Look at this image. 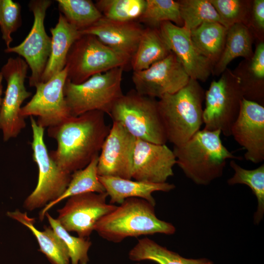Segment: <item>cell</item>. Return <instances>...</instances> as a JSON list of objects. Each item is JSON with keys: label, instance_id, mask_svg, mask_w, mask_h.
<instances>
[{"label": "cell", "instance_id": "6da1fadb", "mask_svg": "<svg viewBox=\"0 0 264 264\" xmlns=\"http://www.w3.org/2000/svg\"><path fill=\"white\" fill-rule=\"evenodd\" d=\"M110 129L102 111L70 116L61 123L48 128V136L57 143V149L49 152L50 156L68 173L82 169L99 154Z\"/></svg>", "mask_w": 264, "mask_h": 264}, {"label": "cell", "instance_id": "7a4b0ae2", "mask_svg": "<svg viewBox=\"0 0 264 264\" xmlns=\"http://www.w3.org/2000/svg\"><path fill=\"white\" fill-rule=\"evenodd\" d=\"M220 130H199L183 144L174 146L176 164L199 185L220 177L228 159H239L222 144Z\"/></svg>", "mask_w": 264, "mask_h": 264}, {"label": "cell", "instance_id": "3957f363", "mask_svg": "<svg viewBox=\"0 0 264 264\" xmlns=\"http://www.w3.org/2000/svg\"><path fill=\"white\" fill-rule=\"evenodd\" d=\"M154 207L142 198H127L99 220L94 231L103 239L113 243L121 242L129 237L174 234L176 231L174 225L158 218Z\"/></svg>", "mask_w": 264, "mask_h": 264}, {"label": "cell", "instance_id": "277c9868", "mask_svg": "<svg viewBox=\"0 0 264 264\" xmlns=\"http://www.w3.org/2000/svg\"><path fill=\"white\" fill-rule=\"evenodd\" d=\"M204 97L205 91L198 81L190 78L179 90L157 100L167 141L174 146L183 144L200 130Z\"/></svg>", "mask_w": 264, "mask_h": 264}, {"label": "cell", "instance_id": "5b68a950", "mask_svg": "<svg viewBox=\"0 0 264 264\" xmlns=\"http://www.w3.org/2000/svg\"><path fill=\"white\" fill-rule=\"evenodd\" d=\"M124 70L122 67H116L95 74L79 84L66 79L64 95L70 115L77 116L91 111L109 115L114 103L123 95Z\"/></svg>", "mask_w": 264, "mask_h": 264}, {"label": "cell", "instance_id": "8992f818", "mask_svg": "<svg viewBox=\"0 0 264 264\" xmlns=\"http://www.w3.org/2000/svg\"><path fill=\"white\" fill-rule=\"evenodd\" d=\"M109 115L136 139L158 144L167 141L155 98L132 89L116 101Z\"/></svg>", "mask_w": 264, "mask_h": 264}, {"label": "cell", "instance_id": "52a82bcc", "mask_svg": "<svg viewBox=\"0 0 264 264\" xmlns=\"http://www.w3.org/2000/svg\"><path fill=\"white\" fill-rule=\"evenodd\" d=\"M131 58L102 43L96 37L81 35L68 52L66 67L67 78L75 84H81L92 76L111 69L130 65Z\"/></svg>", "mask_w": 264, "mask_h": 264}, {"label": "cell", "instance_id": "ba28073f", "mask_svg": "<svg viewBox=\"0 0 264 264\" xmlns=\"http://www.w3.org/2000/svg\"><path fill=\"white\" fill-rule=\"evenodd\" d=\"M30 123L32 157L38 167L39 176L35 189L25 198L23 206L31 211L59 198L67 188L71 174L60 168L50 156L44 141V129L32 116Z\"/></svg>", "mask_w": 264, "mask_h": 264}, {"label": "cell", "instance_id": "9c48e42d", "mask_svg": "<svg viewBox=\"0 0 264 264\" xmlns=\"http://www.w3.org/2000/svg\"><path fill=\"white\" fill-rule=\"evenodd\" d=\"M243 98L241 79L227 68L217 81H213L205 92L203 111L204 129L220 130L231 136V128L240 113Z\"/></svg>", "mask_w": 264, "mask_h": 264}, {"label": "cell", "instance_id": "30bf717a", "mask_svg": "<svg viewBox=\"0 0 264 264\" xmlns=\"http://www.w3.org/2000/svg\"><path fill=\"white\" fill-rule=\"evenodd\" d=\"M28 68L26 62L18 56L9 58L1 69L7 82L0 108V130L4 141L16 137L26 126L21 109L23 102L32 94L24 85Z\"/></svg>", "mask_w": 264, "mask_h": 264}, {"label": "cell", "instance_id": "8fae6325", "mask_svg": "<svg viewBox=\"0 0 264 264\" xmlns=\"http://www.w3.org/2000/svg\"><path fill=\"white\" fill-rule=\"evenodd\" d=\"M50 0H32L29 3V10L33 13L34 22L28 35L20 44L6 48V53H16L22 57L31 71L29 85L35 87L41 83V78L50 55L51 38L47 34L44 21Z\"/></svg>", "mask_w": 264, "mask_h": 264}, {"label": "cell", "instance_id": "7c38bea8", "mask_svg": "<svg viewBox=\"0 0 264 264\" xmlns=\"http://www.w3.org/2000/svg\"><path fill=\"white\" fill-rule=\"evenodd\" d=\"M107 194L87 193L69 197L65 205L57 210L58 220L68 232L88 238L102 218L117 206L107 202Z\"/></svg>", "mask_w": 264, "mask_h": 264}, {"label": "cell", "instance_id": "4fadbf2b", "mask_svg": "<svg viewBox=\"0 0 264 264\" xmlns=\"http://www.w3.org/2000/svg\"><path fill=\"white\" fill-rule=\"evenodd\" d=\"M67 78L64 69L48 81L36 87V92L30 100L22 107L23 117L37 116V124L43 128L57 125L70 116L64 95Z\"/></svg>", "mask_w": 264, "mask_h": 264}, {"label": "cell", "instance_id": "5bb4252c", "mask_svg": "<svg viewBox=\"0 0 264 264\" xmlns=\"http://www.w3.org/2000/svg\"><path fill=\"white\" fill-rule=\"evenodd\" d=\"M190 79L182 64L172 52L148 68L133 71L132 75L135 90L138 93L158 99L176 92Z\"/></svg>", "mask_w": 264, "mask_h": 264}, {"label": "cell", "instance_id": "9a60e30c", "mask_svg": "<svg viewBox=\"0 0 264 264\" xmlns=\"http://www.w3.org/2000/svg\"><path fill=\"white\" fill-rule=\"evenodd\" d=\"M136 139L122 125L113 122L99 155V176L132 179Z\"/></svg>", "mask_w": 264, "mask_h": 264}, {"label": "cell", "instance_id": "2e32d148", "mask_svg": "<svg viewBox=\"0 0 264 264\" xmlns=\"http://www.w3.org/2000/svg\"><path fill=\"white\" fill-rule=\"evenodd\" d=\"M231 136L245 150L246 160L257 164L264 160V107L244 98Z\"/></svg>", "mask_w": 264, "mask_h": 264}, {"label": "cell", "instance_id": "e0dca14e", "mask_svg": "<svg viewBox=\"0 0 264 264\" xmlns=\"http://www.w3.org/2000/svg\"><path fill=\"white\" fill-rule=\"evenodd\" d=\"M176 159L166 144H158L136 139L132 178L154 183L166 182L174 175Z\"/></svg>", "mask_w": 264, "mask_h": 264}, {"label": "cell", "instance_id": "ac0fdd59", "mask_svg": "<svg viewBox=\"0 0 264 264\" xmlns=\"http://www.w3.org/2000/svg\"><path fill=\"white\" fill-rule=\"evenodd\" d=\"M159 33L169 47L179 59L191 79L204 82L212 73L214 65L201 54L194 45L190 31L170 22H162Z\"/></svg>", "mask_w": 264, "mask_h": 264}, {"label": "cell", "instance_id": "d6986e66", "mask_svg": "<svg viewBox=\"0 0 264 264\" xmlns=\"http://www.w3.org/2000/svg\"><path fill=\"white\" fill-rule=\"evenodd\" d=\"M144 28L136 21L119 22L102 17L93 25L80 32L81 35H93L112 49L132 58Z\"/></svg>", "mask_w": 264, "mask_h": 264}, {"label": "cell", "instance_id": "ffe728a7", "mask_svg": "<svg viewBox=\"0 0 264 264\" xmlns=\"http://www.w3.org/2000/svg\"><path fill=\"white\" fill-rule=\"evenodd\" d=\"M99 178L110 197V203L112 204H120L127 198H136L145 199L155 206L153 193L168 192L176 187L174 184L167 182L154 183L108 176H99Z\"/></svg>", "mask_w": 264, "mask_h": 264}, {"label": "cell", "instance_id": "44dd1931", "mask_svg": "<svg viewBox=\"0 0 264 264\" xmlns=\"http://www.w3.org/2000/svg\"><path fill=\"white\" fill-rule=\"evenodd\" d=\"M50 31L52 35L51 51L41 83L47 82L64 69L70 48L81 35L80 31L70 24L61 13L57 23Z\"/></svg>", "mask_w": 264, "mask_h": 264}, {"label": "cell", "instance_id": "7402d4cb", "mask_svg": "<svg viewBox=\"0 0 264 264\" xmlns=\"http://www.w3.org/2000/svg\"><path fill=\"white\" fill-rule=\"evenodd\" d=\"M6 215L31 231L39 243V251L52 264H70V257L66 244L50 226H44V231L38 230L34 225L35 219L29 217L26 212H22L19 209L8 211Z\"/></svg>", "mask_w": 264, "mask_h": 264}, {"label": "cell", "instance_id": "603a6c76", "mask_svg": "<svg viewBox=\"0 0 264 264\" xmlns=\"http://www.w3.org/2000/svg\"><path fill=\"white\" fill-rule=\"evenodd\" d=\"M253 55L252 36L248 26L242 23L232 25L227 28L223 49L213 66L212 73L221 74L234 59H249Z\"/></svg>", "mask_w": 264, "mask_h": 264}, {"label": "cell", "instance_id": "cb8c5ba5", "mask_svg": "<svg viewBox=\"0 0 264 264\" xmlns=\"http://www.w3.org/2000/svg\"><path fill=\"white\" fill-rule=\"evenodd\" d=\"M128 256L134 262L151 261L157 264H214L206 258L183 257L148 238L139 239L129 252Z\"/></svg>", "mask_w": 264, "mask_h": 264}, {"label": "cell", "instance_id": "d4e9b609", "mask_svg": "<svg viewBox=\"0 0 264 264\" xmlns=\"http://www.w3.org/2000/svg\"><path fill=\"white\" fill-rule=\"evenodd\" d=\"M98 157L99 154L96 155L86 167L71 174L70 181L64 193L57 199L46 205L40 212L41 221L44 220L49 209L65 199L84 193L105 192L97 172Z\"/></svg>", "mask_w": 264, "mask_h": 264}, {"label": "cell", "instance_id": "484cf974", "mask_svg": "<svg viewBox=\"0 0 264 264\" xmlns=\"http://www.w3.org/2000/svg\"><path fill=\"white\" fill-rule=\"evenodd\" d=\"M171 52L163 40L158 28H144L130 65L133 71L146 69L163 59Z\"/></svg>", "mask_w": 264, "mask_h": 264}, {"label": "cell", "instance_id": "4316f807", "mask_svg": "<svg viewBox=\"0 0 264 264\" xmlns=\"http://www.w3.org/2000/svg\"><path fill=\"white\" fill-rule=\"evenodd\" d=\"M227 30L219 22H207L190 31L191 38L196 48L214 65L223 49Z\"/></svg>", "mask_w": 264, "mask_h": 264}, {"label": "cell", "instance_id": "83f0119b", "mask_svg": "<svg viewBox=\"0 0 264 264\" xmlns=\"http://www.w3.org/2000/svg\"><path fill=\"white\" fill-rule=\"evenodd\" d=\"M229 164L234 173L227 180V183L230 185L245 184L251 189L256 197L257 208L253 219L254 223L258 224L264 215V164L252 170L242 167L233 159L231 160Z\"/></svg>", "mask_w": 264, "mask_h": 264}, {"label": "cell", "instance_id": "f1b7e54d", "mask_svg": "<svg viewBox=\"0 0 264 264\" xmlns=\"http://www.w3.org/2000/svg\"><path fill=\"white\" fill-rule=\"evenodd\" d=\"M57 2L60 13L80 31L90 27L103 17L90 0H57Z\"/></svg>", "mask_w": 264, "mask_h": 264}, {"label": "cell", "instance_id": "f546056e", "mask_svg": "<svg viewBox=\"0 0 264 264\" xmlns=\"http://www.w3.org/2000/svg\"><path fill=\"white\" fill-rule=\"evenodd\" d=\"M138 20L148 27L156 28L164 22L183 26L179 3L173 0H146L144 12Z\"/></svg>", "mask_w": 264, "mask_h": 264}, {"label": "cell", "instance_id": "4dcf8cb0", "mask_svg": "<svg viewBox=\"0 0 264 264\" xmlns=\"http://www.w3.org/2000/svg\"><path fill=\"white\" fill-rule=\"evenodd\" d=\"M178 2L183 26L190 31L204 22H217L222 24L217 12L209 0H181Z\"/></svg>", "mask_w": 264, "mask_h": 264}, {"label": "cell", "instance_id": "1f68e13d", "mask_svg": "<svg viewBox=\"0 0 264 264\" xmlns=\"http://www.w3.org/2000/svg\"><path fill=\"white\" fill-rule=\"evenodd\" d=\"M95 4L105 18L129 22L136 21L141 16L146 0H99Z\"/></svg>", "mask_w": 264, "mask_h": 264}, {"label": "cell", "instance_id": "d6a6232c", "mask_svg": "<svg viewBox=\"0 0 264 264\" xmlns=\"http://www.w3.org/2000/svg\"><path fill=\"white\" fill-rule=\"evenodd\" d=\"M45 217L50 226L66 244L68 251L70 264H88L89 261L88 252L92 244L88 238L71 235L58 220L52 218L48 212L45 214Z\"/></svg>", "mask_w": 264, "mask_h": 264}, {"label": "cell", "instance_id": "836d02e7", "mask_svg": "<svg viewBox=\"0 0 264 264\" xmlns=\"http://www.w3.org/2000/svg\"><path fill=\"white\" fill-rule=\"evenodd\" d=\"M217 12L222 24L228 28L236 23L247 25L249 12L247 1L240 0H209Z\"/></svg>", "mask_w": 264, "mask_h": 264}, {"label": "cell", "instance_id": "e575fe53", "mask_svg": "<svg viewBox=\"0 0 264 264\" xmlns=\"http://www.w3.org/2000/svg\"><path fill=\"white\" fill-rule=\"evenodd\" d=\"M21 6L19 2L12 0H0V28L2 39L6 48H8L13 39L12 33L21 25Z\"/></svg>", "mask_w": 264, "mask_h": 264}, {"label": "cell", "instance_id": "d590c367", "mask_svg": "<svg viewBox=\"0 0 264 264\" xmlns=\"http://www.w3.org/2000/svg\"><path fill=\"white\" fill-rule=\"evenodd\" d=\"M252 21L256 28L264 29V0H255L252 5Z\"/></svg>", "mask_w": 264, "mask_h": 264}, {"label": "cell", "instance_id": "8d00e7d4", "mask_svg": "<svg viewBox=\"0 0 264 264\" xmlns=\"http://www.w3.org/2000/svg\"><path fill=\"white\" fill-rule=\"evenodd\" d=\"M2 79H3L2 75L1 72H0V108L1 102H2L1 96L2 94Z\"/></svg>", "mask_w": 264, "mask_h": 264}, {"label": "cell", "instance_id": "74e56055", "mask_svg": "<svg viewBox=\"0 0 264 264\" xmlns=\"http://www.w3.org/2000/svg\"><path fill=\"white\" fill-rule=\"evenodd\" d=\"M140 264L139 263H136V264Z\"/></svg>", "mask_w": 264, "mask_h": 264}]
</instances>
